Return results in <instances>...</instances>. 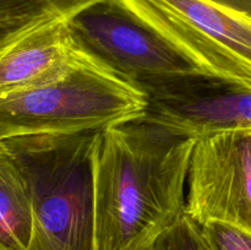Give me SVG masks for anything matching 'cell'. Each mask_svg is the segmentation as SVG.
<instances>
[{
  "label": "cell",
  "mask_w": 251,
  "mask_h": 250,
  "mask_svg": "<svg viewBox=\"0 0 251 250\" xmlns=\"http://www.w3.org/2000/svg\"><path fill=\"white\" fill-rule=\"evenodd\" d=\"M195 139L134 122L97 131L92 145L97 250H152L186 210Z\"/></svg>",
  "instance_id": "1"
},
{
  "label": "cell",
  "mask_w": 251,
  "mask_h": 250,
  "mask_svg": "<svg viewBox=\"0 0 251 250\" xmlns=\"http://www.w3.org/2000/svg\"><path fill=\"white\" fill-rule=\"evenodd\" d=\"M96 132L1 140L21 168L32 203L28 250H97L92 145Z\"/></svg>",
  "instance_id": "2"
},
{
  "label": "cell",
  "mask_w": 251,
  "mask_h": 250,
  "mask_svg": "<svg viewBox=\"0 0 251 250\" xmlns=\"http://www.w3.org/2000/svg\"><path fill=\"white\" fill-rule=\"evenodd\" d=\"M149 104L144 90L85 53L63 77L0 96V141L102 131L139 122Z\"/></svg>",
  "instance_id": "3"
},
{
  "label": "cell",
  "mask_w": 251,
  "mask_h": 250,
  "mask_svg": "<svg viewBox=\"0 0 251 250\" xmlns=\"http://www.w3.org/2000/svg\"><path fill=\"white\" fill-rule=\"evenodd\" d=\"M68 24L81 50L149 96L210 80L118 0L95 2Z\"/></svg>",
  "instance_id": "4"
},
{
  "label": "cell",
  "mask_w": 251,
  "mask_h": 250,
  "mask_svg": "<svg viewBox=\"0 0 251 250\" xmlns=\"http://www.w3.org/2000/svg\"><path fill=\"white\" fill-rule=\"evenodd\" d=\"M210 80L251 91V22L207 0H118Z\"/></svg>",
  "instance_id": "5"
},
{
  "label": "cell",
  "mask_w": 251,
  "mask_h": 250,
  "mask_svg": "<svg viewBox=\"0 0 251 250\" xmlns=\"http://www.w3.org/2000/svg\"><path fill=\"white\" fill-rule=\"evenodd\" d=\"M185 212L199 225L221 221L251 233V131L195 140Z\"/></svg>",
  "instance_id": "6"
},
{
  "label": "cell",
  "mask_w": 251,
  "mask_h": 250,
  "mask_svg": "<svg viewBox=\"0 0 251 250\" xmlns=\"http://www.w3.org/2000/svg\"><path fill=\"white\" fill-rule=\"evenodd\" d=\"M149 98V109L141 122L179 136L196 140L225 131H251L250 90L205 80Z\"/></svg>",
  "instance_id": "7"
},
{
  "label": "cell",
  "mask_w": 251,
  "mask_h": 250,
  "mask_svg": "<svg viewBox=\"0 0 251 250\" xmlns=\"http://www.w3.org/2000/svg\"><path fill=\"white\" fill-rule=\"evenodd\" d=\"M69 20L48 22L17 39L0 55V96L63 77L82 59Z\"/></svg>",
  "instance_id": "8"
},
{
  "label": "cell",
  "mask_w": 251,
  "mask_h": 250,
  "mask_svg": "<svg viewBox=\"0 0 251 250\" xmlns=\"http://www.w3.org/2000/svg\"><path fill=\"white\" fill-rule=\"evenodd\" d=\"M32 228V203L26 178L0 141V250H28Z\"/></svg>",
  "instance_id": "9"
},
{
  "label": "cell",
  "mask_w": 251,
  "mask_h": 250,
  "mask_svg": "<svg viewBox=\"0 0 251 250\" xmlns=\"http://www.w3.org/2000/svg\"><path fill=\"white\" fill-rule=\"evenodd\" d=\"M100 0H0V55L32 29L69 20Z\"/></svg>",
  "instance_id": "10"
},
{
  "label": "cell",
  "mask_w": 251,
  "mask_h": 250,
  "mask_svg": "<svg viewBox=\"0 0 251 250\" xmlns=\"http://www.w3.org/2000/svg\"><path fill=\"white\" fill-rule=\"evenodd\" d=\"M152 250H210L200 225L190 216L185 215L172 225L156 242Z\"/></svg>",
  "instance_id": "11"
},
{
  "label": "cell",
  "mask_w": 251,
  "mask_h": 250,
  "mask_svg": "<svg viewBox=\"0 0 251 250\" xmlns=\"http://www.w3.org/2000/svg\"><path fill=\"white\" fill-rule=\"evenodd\" d=\"M199 225L210 250H251V233L237 225L221 221Z\"/></svg>",
  "instance_id": "12"
},
{
  "label": "cell",
  "mask_w": 251,
  "mask_h": 250,
  "mask_svg": "<svg viewBox=\"0 0 251 250\" xmlns=\"http://www.w3.org/2000/svg\"><path fill=\"white\" fill-rule=\"evenodd\" d=\"M207 1L251 22V0H207Z\"/></svg>",
  "instance_id": "13"
}]
</instances>
